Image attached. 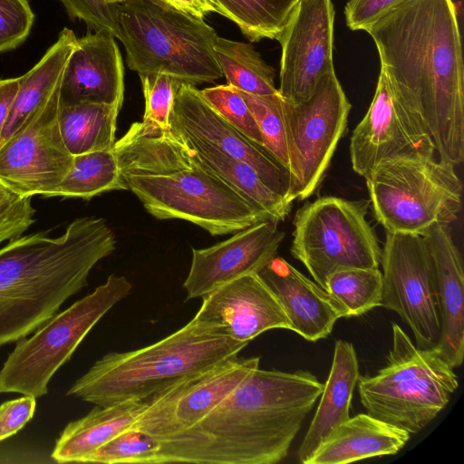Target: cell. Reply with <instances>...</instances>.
Returning a JSON list of instances; mask_svg holds the SVG:
<instances>
[{"label":"cell","mask_w":464,"mask_h":464,"mask_svg":"<svg viewBox=\"0 0 464 464\" xmlns=\"http://www.w3.org/2000/svg\"><path fill=\"white\" fill-rule=\"evenodd\" d=\"M145 100L141 124L149 129L170 130V114L180 81L164 73L140 75Z\"/></svg>","instance_id":"e575fe53"},{"label":"cell","mask_w":464,"mask_h":464,"mask_svg":"<svg viewBox=\"0 0 464 464\" xmlns=\"http://www.w3.org/2000/svg\"><path fill=\"white\" fill-rule=\"evenodd\" d=\"M19 84V77L0 79V135L9 116Z\"/></svg>","instance_id":"b9f144b4"},{"label":"cell","mask_w":464,"mask_h":464,"mask_svg":"<svg viewBox=\"0 0 464 464\" xmlns=\"http://www.w3.org/2000/svg\"><path fill=\"white\" fill-rule=\"evenodd\" d=\"M431 150H435L431 138L380 71L372 103L350 139L353 171L367 179L383 161Z\"/></svg>","instance_id":"e0dca14e"},{"label":"cell","mask_w":464,"mask_h":464,"mask_svg":"<svg viewBox=\"0 0 464 464\" xmlns=\"http://www.w3.org/2000/svg\"><path fill=\"white\" fill-rule=\"evenodd\" d=\"M370 201L325 196L300 208L294 218L292 256L324 289L343 268H379L382 248L366 219Z\"/></svg>","instance_id":"30bf717a"},{"label":"cell","mask_w":464,"mask_h":464,"mask_svg":"<svg viewBox=\"0 0 464 464\" xmlns=\"http://www.w3.org/2000/svg\"><path fill=\"white\" fill-rule=\"evenodd\" d=\"M113 150L127 189L158 219H183L212 236L273 219L213 173L171 130L134 122Z\"/></svg>","instance_id":"3957f363"},{"label":"cell","mask_w":464,"mask_h":464,"mask_svg":"<svg viewBox=\"0 0 464 464\" xmlns=\"http://www.w3.org/2000/svg\"><path fill=\"white\" fill-rule=\"evenodd\" d=\"M173 131L189 145L204 165L252 206L278 222L287 217L292 202L272 190L250 165L222 153L203 140Z\"/></svg>","instance_id":"4316f807"},{"label":"cell","mask_w":464,"mask_h":464,"mask_svg":"<svg viewBox=\"0 0 464 464\" xmlns=\"http://www.w3.org/2000/svg\"><path fill=\"white\" fill-rule=\"evenodd\" d=\"M116 248L102 218H81L63 234L18 237L0 248V346L34 332L88 285L92 267Z\"/></svg>","instance_id":"277c9868"},{"label":"cell","mask_w":464,"mask_h":464,"mask_svg":"<svg viewBox=\"0 0 464 464\" xmlns=\"http://www.w3.org/2000/svg\"><path fill=\"white\" fill-rule=\"evenodd\" d=\"M34 20L27 0H0V53L21 45L28 37Z\"/></svg>","instance_id":"8d00e7d4"},{"label":"cell","mask_w":464,"mask_h":464,"mask_svg":"<svg viewBox=\"0 0 464 464\" xmlns=\"http://www.w3.org/2000/svg\"><path fill=\"white\" fill-rule=\"evenodd\" d=\"M71 19H79L95 31L119 38L116 5L105 0H60Z\"/></svg>","instance_id":"74e56055"},{"label":"cell","mask_w":464,"mask_h":464,"mask_svg":"<svg viewBox=\"0 0 464 464\" xmlns=\"http://www.w3.org/2000/svg\"><path fill=\"white\" fill-rule=\"evenodd\" d=\"M359 377L353 345L347 341L337 340L318 407L297 451L301 463L305 464L330 433L350 418L351 402Z\"/></svg>","instance_id":"cb8c5ba5"},{"label":"cell","mask_w":464,"mask_h":464,"mask_svg":"<svg viewBox=\"0 0 464 464\" xmlns=\"http://www.w3.org/2000/svg\"><path fill=\"white\" fill-rule=\"evenodd\" d=\"M364 31L394 94L431 138L437 156L464 160V64L452 0H409Z\"/></svg>","instance_id":"6da1fadb"},{"label":"cell","mask_w":464,"mask_h":464,"mask_svg":"<svg viewBox=\"0 0 464 464\" xmlns=\"http://www.w3.org/2000/svg\"><path fill=\"white\" fill-rule=\"evenodd\" d=\"M381 305L398 314L413 334L415 344L436 348L440 314L435 269L422 236L386 232Z\"/></svg>","instance_id":"7c38bea8"},{"label":"cell","mask_w":464,"mask_h":464,"mask_svg":"<svg viewBox=\"0 0 464 464\" xmlns=\"http://www.w3.org/2000/svg\"><path fill=\"white\" fill-rule=\"evenodd\" d=\"M58 109L59 87L0 146V185L10 193L50 198L71 169L73 156L61 136Z\"/></svg>","instance_id":"4fadbf2b"},{"label":"cell","mask_w":464,"mask_h":464,"mask_svg":"<svg viewBox=\"0 0 464 464\" xmlns=\"http://www.w3.org/2000/svg\"><path fill=\"white\" fill-rule=\"evenodd\" d=\"M31 197L11 195L0 203V244L22 236L34 219Z\"/></svg>","instance_id":"f35d334b"},{"label":"cell","mask_w":464,"mask_h":464,"mask_svg":"<svg viewBox=\"0 0 464 464\" xmlns=\"http://www.w3.org/2000/svg\"><path fill=\"white\" fill-rule=\"evenodd\" d=\"M324 290L345 310L357 316L381 305L382 275L379 268H343L332 273Z\"/></svg>","instance_id":"1f68e13d"},{"label":"cell","mask_w":464,"mask_h":464,"mask_svg":"<svg viewBox=\"0 0 464 464\" xmlns=\"http://www.w3.org/2000/svg\"><path fill=\"white\" fill-rule=\"evenodd\" d=\"M214 53L227 84L241 92L267 96L279 93L275 85V70L252 44L228 40L218 35Z\"/></svg>","instance_id":"f1b7e54d"},{"label":"cell","mask_w":464,"mask_h":464,"mask_svg":"<svg viewBox=\"0 0 464 464\" xmlns=\"http://www.w3.org/2000/svg\"><path fill=\"white\" fill-rule=\"evenodd\" d=\"M199 336L249 343L271 329L290 330V322L275 294L256 273L234 279L202 297L187 324Z\"/></svg>","instance_id":"2e32d148"},{"label":"cell","mask_w":464,"mask_h":464,"mask_svg":"<svg viewBox=\"0 0 464 464\" xmlns=\"http://www.w3.org/2000/svg\"><path fill=\"white\" fill-rule=\"evenodd\" d=\"M410 435L368 413H361L336 427L305 464H346L393 455L404 447Z\"/></svg>","instance_id":"603a6c76"},{"label":"cell","mask_w":464,"mask_h":464,"mask_svg":"<svg viewBox=\"0 0 464 464\" xmlns=\"http://www.w3.org/2000/svg\"><path fill=\"white\" fill-rule=\"evenodd\" d=\"M259 361L236 356L181 379L151 396L131 426L157 439L190 428L257 369Z\"/></svg>","instance_id":"5bb4252c"},{"label":"cell","mask_w":464,"mask_h":464,"mask_svg":"<svg viewBox=\"0 0 464 464\" xmlns=\"http://www.w3.org/2000/svg\"><path fill=\"white\" fill-rule=\"evenodd\" d=\"M238 92L258 124L264 139V147L287 169L288 156L283 119V98L279 93L257 96L239 90Z\"/></svg>","instance_id":"836d02e7"},{"label":"cell","mask_w":464,"mask_h":464,"mask_svg":"<svg viewBox=\"0 0 464 464\" xmlns=\"http://www.w3.org/2000/svg\"><path fill=\"white\" fill-rule=\"evenodd\" d=\"M121 104L85 102L59 106L57 119L62 139L72 156L112 150Z\"/></svg>","instance_id":"83f0119b"},{"label":"cell","mask_w":464,"mask_h":464,"mask_svg":"<svg viewBox=\"0 0 464 464\" xmlns=\"http://www.w3.org/2000/svg\"><path fill=\"white\" fill-rule=\"evenodd\" d=\"M324 383L259 367L200 421L158 439L156 464H275L288 454Z\"/></svg>","instance_id":"7a4b0ae2"},{"label":"cell","mask_w":464,"mask_h":464,"mask_svg":"<svg viewBox=\"0 0 464 464\" xmlns=\"http://www.w3.org/2000/svg\"><path fill=\"white\" fill-rule=\"evenodd\" d=\"M200 92L206 101L226 121L264 147V139L258 124L238 90L225 84L206 88Z\"/></svg>","instance_id":"d590c367"},{"label":"cell","mask_w":464,"mask_h":464,"mask_svg":"<svg viewBox=\"0 0 464 464\" xmlns=\"http://www.w3.org/2000/svg\"><path fill=\"white\" fill-rule=\"evenodd\" d=\"M149 399H133L95 406L87 415L66 425L52 452L59 463L88 462L92 455L118 433L130 427Z\"/></svg>","instance_id":"d4e9b609"},{"label":"cell","mask_w":464,"mask_h":464,"mask_svg":"<svg viewBox=\"0 0 464 464\" xmlns=\"http://www.w3.org/2000/svg\"><path fill=\"white\" fill-rule=\"evenodd\" d=\"M407 1L348 0L344 7L346 24L353 31H364L378 18Z\"/></svg>","instance_id":"ab89813d"},{"label":"cell","mask_w":464,"mask_h":464,"mask_svg":"<svg viewBox=\"0 0 464 464\" xmlns=\"http://www.w3.org/2000/svg\"><path fill=\"white\" fill-rule=\"evenodd\" d=\"M278 221H260L206 248H193L183 287L187 300L202 298L247 274H258L276 256L285 238Z\"/></svg>","instance_id":"d6986e66"},{"label":"cell","mask_w":464,"mask_h":464,"mask_svg":"<svg viewBox=\"0 0 464 464\" xmlns=\"http://www.w3.org/2000/svg\"><path fill=\"white\" fill-rule=\"evenodd\" d=\"M109 5H117L126 0H105Z\"/></svg>","instance_id":"f6af8a7d"},{"label":"cell","mask_w":464,"mask_h":464,"mask_svg":"<svg viewBox=\"0 0 464 464\" xmlns=\"http://www.w3.org/2000/svg\"><path fill=\"white\" fill-rule=\"evenodd\" d=\"M123 276L111 275L94 291L55 314L29 338L16 342L0 370V393L35 399L45 395L56 371L67 362L92 327L130 293Z\"/></svg>","instance_id":"9c48e42d"},{"label":"cell","mask_w":464,"mask_h":464,"mask_svg":"<svg viewBox=\"0 0 464 464\" xmlns=\"http://www.w3.org/2000/svg\"><path fill=\"white\" fill-rule=\"evenodd\" d=\"M159 448L157 438L130 426L99 448L88 462L156 464Z\"/></svg>","instance_id":"d6a6232c"},{"label":"cell","mask_w":464,"mask_h":464,"mask_svg":"<svg viewBox=\"0 0 464 464\" xmlns=\"http://www.w3.org/2000/svg\"><path fill=\"white\" fill-rule=\"evenodd\" d=\"M334 8L332 0H300L278 38V92L286 102L308 100L320 79L334 69Z\"/></svg>","instance_id":"9a60e30c"},{"label":"cell","mask_w":464,"mask_h":464,"mask_svg":"<svg viewBox=\"0 0 464 464\" xmlns=\"http://www.w3.org/2000/svg\"><path fill=\"white\" fill-rule=\"evenodd\" d=\"M283 119L290 176V200L309 198L320 185L343 137L351 111L334 69L299 103L283 99Z\"/></svg>","instance_id":"8fae6325"},{"label":"cell","mask_w":464,"mask_h":464,"mask_svg":"<svg viewBox=\"0 0 464 464\" xmlns=\"http://www.w3.org/2000/svg\"><path fill=\"white\" fill-rule=\"evenodd\" d=\"M72 30L64 27L40 61L19 77L18 89L0 135V146L7 140L59 87L66 63L76 44Z\"/></svg>","instance_id":"484cf974"},{"label":"cell","mask_w":464,"mask_h":464,"mask_svg":"<svg viewBox=\"0 0 464 464\" xmlns=\"http://www.w3.org/2000/svg\"><path fill=\"white\" fill-rule=\"evenodd\" d=\"M247 343L199 336L185 324L148 346L106 353L72 385L66 395L102 407L150 399L190 374L237 356Z\"/></svg>","instance_id":"5b68a950"},{"label":"cell","mask_w":464,"mask_h":464,"mask_svg":"<svg viewBox=\"0 0 464 464\" xmlns=\"http://www.w3.org/2000/svg\"><path fill=\"white\" fill-rule=\"evenodd\" d=\"M170 129L247 163L272 190L292 202L287 169L267 150L226 121L195 85L180 83L170 114Z\"/></svg>","instance_id":"ac0fdd59"},{"label":"cell","mask_w":464,"mask_h":464,"mask_svg":"<svg viewBox=\"0 0 464 464\" xmlns=\"http://www.w3.org/2000/svg\"><path fill=\"white\" fill-rule=\"evenodd\" d=\"M169 6L198 18H204L208 14L216 12L210 0H161Z\"/></svg>","instance_id":"7bdbcfd3"},{"label":"cell","mask_w":464,"mask_h":464,"mask_svg":"<svg viewBox=\"0 0 464 464\" xmlns=\"http://www.w3.org/2000/svg\"><path fill=\"white\" fill-rule=\"evenodd\" d=\"M433 349H422L395 323L384 367L357 382L367 413L410 434L424 429L448 404L458 376Z\"/></svg>","instance_id":"52a82bcc"},{"label":"cell","mask_w":464,"mask_h":464,"mask_svg":"<svg viewBox=\"0 0 464 464\" xmlns=\"http://www.w3.org/2000/svg\"><path fill=\"white\" fill-rule=\"evenodd\" d=\"M123 92V65L115 37L95 31L77 38L61 79L59 106L122 104Z\"/></svg>","instance_id":"ffe728a7"},{"label":"cell","mask_w":464,"mask_h":464,"mask_svg":"<svg viewBox=\"0 0 464 464\" xmlns=\"http://www.w3.org/2000/svg\"><path fill=\"white\" fill-rule=\"evenodd\" d=\"M11 195L13 194L0 185V203Z\"/></svg>","instance_id":"ee69618b"},{"label":"cell","mask_w":464,"mask_h":464,"mask_svg":"<svg viewBox=\"0 0 464 464\" xmlns=\"http://www.w3.org/2000/svg\"><path fill=\"white\" fill-rule=\"evenodd\" d=\"M116 13L127 64L139 75L164 73L192 85L223 76L214 53L218 34L202 18L161 0H126Z\"/></svg>","instance_id":"8992f818"},{"label":"cell","mask_w":464,"mask_h":464,"mask_svg":"<svg viewBox=\"0 0 464 464\" xmlns=\"http://www.w3.org/2000/svg\"><path fill=\"white\" fill-rule=\"evenodd\" d=\"M250 42L278 40L300 0H210Z\"/></svg>","instance_id":"f546056e"},{"label":"cell","mask_w":464,"mask_h":464,"mask_svg":"<svg viewBox=\"0 0 464 464\" xmlns=\"http://www.w3.org/2000/svg\"><path fill=\"white\" fill-rule=\"evenodd\" d=\"M36 400L33 396L5 401L0 405V441L20 430L34 416Z\"/></svg>","instance_id":"60d3db41"},{"label":"cell","mask_w":464,"mask_h":464,"mask_svg":"<svg viewBox=\"0 0 464 464\" xmlns=\"http://www.w3.org/2000/svg\"><path fill=\"white\" fill-rule=\"evenodd\" d=\"M127 189L114 150L73 156L72 166L52 197L89 199L110 190Z\"/></svg>","instance_id":"4dcf8cb0"},{"label":"cell","mask_w":464,"mask_h":464,"mask_svg":"<svg viewBox=\"0 0 464 464\" xmlns=\"http://www.w3.org/2000/svg\"><path fill=\"white\" fill-rule=\"evenodd\" d=\"M283 307L290 330L310 342L326 338L343 307L324 289L281 256H276L258 273Z\"/></svg>","instance_id":"44dd1931"},{"label":"cell","mask_w":464,"mask_h":464,"mask_svg":"<svg viewBox=\"0 0 464 464\" xmlns=\"http://www.w3.org/2000/svg\"><path fill=\"white\" fill-rule=\"evenodd\" d=\"M435 269L440 337L435 348L453 368L464 357V273L461 253L449 225H435L421 235Z\"/></svg>","instance_id":"7402d4cb"},{"label":"cell","mask_w":464,"mask_h":464,"mask_svg":"<svg viewBox=\"0 0 464 464\" xmlns=\"http://www.w3.org/2000/svg\"><path fill=\"white\" fill-rule=\"evenodd\" d=\"M365 180L374 217L386 232L421 236L435 225L450 226L461 208L455 167L435 150L383 161Z\"/></svg>","instance_id":"ba28073f"}]
</instances>
